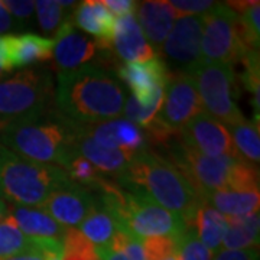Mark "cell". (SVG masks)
<instances>
[{"instance_id": "35", "label": "cell", "mask_w": 260, "mask_h": 260, "mask_svg": "<svg viewBox=\"0 0 260 260\" xmlns=\"http://www.w3.org/2000/svg\"><path fill=\"white\" fill-rule=\"evenodd\" d=\"M140 243L145 260H168L178 254V242L174 237H150Z\"/></svg>"}, {"instance_id": "14", "label": "cell", "mask_w": 260, "mask_h": 260, "mask_svg": "<svg viewBox=\"0 0 260 260\" xmlns=\"http://www.w3.org/2000/svg\"><path fill=\"white\" fill-rule=\"evenodd\" d=\"M93 189L71 182L52 192L39 205L42 211L65 229H77L99 204Z\"/></svg>"}, {"instance_id": "16", "label": "cell", "mask_w": 260, "mask_h": 260, "mask_svg": "<svg viewBox=\"0 0 260 260\" xmlns=\"http://www.w3.org/2000/svg\"><path fill=\"white\" fill-rule=\"evenodd\" d=\"M9 215L15 220L19 230L37 243L44 256L48 253L61 254L62 239L67 229L56 223L45 211L37 207L13 205Z\"/></svg>"}, {"instance_id": "13", "label": "cell", "mask_w": 260, "mask_h": 260, "mask_svg": "<svg viewBox=\"0 0 260 260\" xmlns=\"http://www.w3.org/2000/svg\"><path fill=\"white\" fill-rule=\"evenodd\" d=\"M119 78L127 84L132 95L142 106H160L169 78L167 64L159 58L142 62H127L117 68Z\"/></svg>"}, {"instance_id": "8", "label": "cell", "mask_w": 260, "mask_h": 260, "mask_svg": "<svg viewBox=\"0 0 260 260\" xmlns=\"http://www.w3.org/2000/svg\"><path fill=\"white\" fill-rule=\"evenodd\" d=\"M164 146L168 152L165 158L185 177L203 201L208 194L227 186L233 168L240 160L232 156H205L184 146L174 136Z\"/></svg>"}, {"instance_id": "5", "label": "cell", "mask_w": 260, "mask_h": 260, "mask_svg": "<svg viewBox=\"0 0 260 260\" xmlns=\"http://www.w3.org/2000/svg\"><path fill=\"white\" fill-rule=\"evenodd\" d=\"M71 182L62 168L20 158L0 145V197L13 205L38 208Z\"/></svg>"}, {"instance_id": "42", "label": "cell", "mask_w": 260, "mask_h": 260, "mask_svg": "<svg viewBox=\"0 0 260 260\" xmlns=\"http://www.w3.org/2000/svg\"><path fill=\"white\" fill-rule=\"evenodd\" d=\"M9 213V205H8V201L6 200H3L2 197H0V221L8 215Z\"/></svg>"}, {"instance_id": "3", "label": "cell", "mask_w": 260, "mask_h": 260, "mask_svg": "<svg viewBox=\"0 0 260 260\" xmlns=\"http://www.w3.org/2000/svg\"><path fill=\"white\" fill-rule=\"evenodd\" d=\"M95 191H99V203L114 217L119 230L139 242L150 237L178 239L185 232V220L179 214L168 211L143 195L129 192L109 179Z\"/></svg>"}, {"instance_id": "33", "label": "cell", "mask_w": 260, "mask_h": 260, "mask_svg": "<svg viewBox=\"0 0 260 260\" xmlns=\"http://www.w3.org/2000/svg\"><path fill=\"white\" fill-rule=\"evenodd\" d=\"M244 71L242 75L243 85L250 91L253 97V109H254V120L259 123L260 114V59L259 51H250L242 59Z\"/></svg>"}, {"instance_id": "10", "label": "cell", "mask_w": 260, "mask_h": 260, "mask_svg": "<svg viewBox=\"0 0 260 260\" xmlns=\"http://www.w3.org/2000/svg\"><path fill=\"white\" fill-rule=\"evenodd\" d=\"M250 51L243 42L236 13L225 3H217L208 13L203 15V62L233 65L242 62Z\"/></svg>"}, {"instance_id": "23", "label": "cell", "mask_w": 260, "mask_h": 260, "mask_svg": "<svg viewBox=\"0 0 260 260\" xmlns=\"http://www.w3.org/2000/svg\"><path fill=\"white\" fill-rule=\"evenodd\" d=\"M260 214L244 217H227V232L221 243V250L240 251L259 249Z\"/></svg>"}, {"instance_id": "32", "label": "cell", "mask_w": 260, "mask_h": 260, "mask_svg": "<svg viewBox=\"0 0 260 260\" xmlns=\"http://www.w3.org/2000/svg\"><path fill=\"white\" fill-rule=\"evenodd\" d=\"M35 10L39 28L48 35L56 34L65 20L70 19L67 16L68 9H64L56 0H38L35 2Z\"/></svg>"}, {"instance_id": "9", "label": "cell", "mask_w": 260, "mask_h": 260, "mask_svg": "<svg viewBox=\"0 0 260 260\" xmlns=\"http://www.w3.org/2000/svg\"><path fill=\"white\" fill-rule=\"evenodd\" d=\"M197 84L203 112L225 127L244 120L236 103V81L232 65L203 62L191 75Z\"/></svg>"}, {"instance_id": "20", "label": "cell", "mask_w": 260, "mask_h": 260, "mask_svg": "<svg viewBox=\"0 0 260 260\" xmlns=\"http://www.w3.org/2000/svg\"><path fill=\"white\" fill-rule=\"evenodd\" d=\"M71 126L75 133L74 143H73L75 152L80 153L88 162H91L103 175L107 174V175H113L117 178L127 169L132 159L138 155L133 152L121 150V149L103 148L100 145H97L91 138H88L85 133H83L81 130L77 129L73 123H71Z\"/></svg>"}, {"instance_id": "44", "label": "cell", "mask_w": 260, "mask_h": 260, "mask_svg": "<svg viewBox=\"0 0 260 260\" xmlns=\"http://www.w3.org/2000/svg\"><path fill=\"white\" fill-rule=\"evenodd\" d=\"M168 260H179V254H175V256H172V257H169Z\"/></svg>"}, {"instance_id": "2", "label": "cell", "mask_w": 260, "mask_h": 260, "mask_svg": "<svg viewBox=\"0 0 260 260\" xmlns=\"http://www.w3.org/2000/svg\"><path fill=\"white\" fill-rule=\"evenodd\" d=\"M117 184L168 211L179 214L186 227H192L197 210L204 203L177 168L150 149L142 150L132 159L127 169L117 177Z\"/></svg>"}, {"instance_id": "37", "label": "cell", "mask_w": 260, "mask_h": 260, "mask_svg": "<svg viewBox=\"0 0 260 260\" xmlns=\"http://www.w3.org/2000/svg\"><path fill=\"white\" fill-rule=\"evenodd\" d=\"M2 5L12 15V18L18 22L20 28L23 25H28L34 18L35 2H30V0H25V2H22V0L20 2H18V0H3Z\"/></svg>"}, {"instance_id": "25", "label": "cell", "mask_w": 260, "mask_h": 260, "mask_svg": "<svg viewBox=\"0 0 260 260\" xmlns=\"http://www.w3.org/2000/svg\"><path fill=\"white\" fill-rule=\"evenodd\" d=\"M232 136L234 148L239 156L254 167H259L260 160V130L259 123L242 120L227 127Z\"/></svg>"}, {"instance_id": "40", "label": "cell", "mask_w": 260, "mask_h": 260, "mask_svg": "<svg viewBox=\"0 0 260 260\" xmlns=\"http://www.w3.org/2000/svg\"><path fill=\"white\" fill-rule=\"evenodd\" d=\"M16 29H20L19 23L12 18V15L5 9V6L0 2V34H6L9 30H16Z\"/></svg>"}, {"instance_id": "41", "label": "cell", "mask_w": 260, "mask_h": 260, "mask_svg": "<svg viewBox=\"0 0 260 260\" xmlns=\"http://www.w3.org/2000/svg\"><path fill=\"white\" fill-rule=\"evenodd\" d=\"M3 260H45V257L42 253H26V254H20V256H15V257Z\"/></svg>"}, {"instance_id": "39", "label": "cell", "mask_w": 260, "mask_h": 260, "mask_svg": "<svg viewBox=\"0 0 260 260\" xmlns=\"http://www.w3.org/2000/svg\"><path fill=\"white\" fill-rule=\"evenodd\" d=\"M213 260H260L259 249L240 251L221 250L214 256Z\"/></svg>"}, {"instance_id": "21", "label": "cell", "mask_w": 260, "mask_h": 260, "mask_svg": "<svg viewBox=\"0 0 260 260\" xmlns=\"http://www.w3.org/2000/svg\"><path fill=\"white\" fill-rule=\"evenodd\" d=\"M8 47L12 70L47 62L52 58L54 39L39 37L37 34L8 35Z\"/></svg>"}, {"instance_id": "43", "label": "cell", "mask_w": 260, "mask_h": 260, "mask_svg": "<svg viewBox=\"0 0 260 260\" xmlns=\"http://www.w3.org/2000/svg\"><path fill=\"white\" fill-rule=\"evenodd\" d=\"M45 260H61V254H56V253H48L44 256Z\"/></svg>"}, {"instance_id": "36", "label": "cell", "mask_w": 260, "mask_h": 260, "mask_svg": "<svg viewBox=\"0 0 260 260\" xmlns=\"http://www.w3.org/2000/svg\"><path fill=\"white\" fill-rule=\"evenodd\" d=\"M171 8L177 13V18L182 16H203L217 5V2L208 0H174L169 2Z\"/></svg>"}, {"instance_id": "12", "label": "cell", "mask_w": 260, "mask_h": 260, "mask_svg": "<svg viewBox=\"0 0 260 260\" xmlns=\"http://www.w3.org/2000/svg\"><path fill=\"white\" fill-rule=\"evenodd\" d=\"M177 139L184 146L205 156H232L242 159L234 148L227 127L204 112L188 121L177 133Z\"/></svg>"}, {"instance_id": "26", "label": "cell", "mask_w": 260, "mask_h": 260, "mask_svg": "<svg viewBox=\"0 0 260 260\" xmlns=\"http://www.w3.org/2000/svg\"><path fill=\"white\" fill-rule=\"evenodd\" d=\"M84 237H87L95 247H102L112 240L114 233L119 230L117 223L100 203L88 214L84 221L77 227Z\"/></svg>"}, {"instance_id": "24", "label": "cell", "mask_w": 260, "mask_h": 260, "mask_svg": "<svg viewBox=\"0 0 260 260\" xmlns=\"http://www.w3.org/2000/svg\"><path fill=\"white\" fill-rule=\"evenodd\" d=\"M192 227L200 242L211 251L213 256L221 251V243L227 232L225 215L203 203L197 210Z\"/></svg>"}, {"instance_id": "34", "label": "cell", "mask_w": 260, "mask_h": 260, "mask_svg": "<svg viewBox=\"0 0 260 260\" xmlns=\"http://www.w3.org/2000/svg\"><path fill=\"white\" fill-rule=\"evenodd\" d=\"M177 242L179 260H213L211 251L200 242L194 227H186Z\"/></svg>"}, {"instance_id": "31", "label": "cell", "mask_w": 260, "mask_h": 260, "mask_svg": "<svg viewBox=\"0 0 260 260\" xmlns=\"http://www.w3.org/2000/svg\"><path fill=\"white\" fill-rule=\"evenodd\" d=\"M61 260H100L95 246L78 229H67L62 239Z\"/></svg>"}, {"instance_id": "28", "label": "cell", "mask_w": 260, "mask_h": 260, "mask_svg": "<svg viewBox=\"0 0 260 260\" xmlns=\"http://www.w3.org/2000/svg\"><path fill=\"white\" fill-rule=\"evenodd\" d=\"M42 253L37 243L19 230L15 220L9 214L0 221V260L26 254Z\"/></svg>"}, {"instance_id": "18", "label": "cell", "mask_w": 260, "mask_h": 260, "mask_svg": "<svg viewBox=\"0 0 260 260\" xmlns=\"http://www.w3.org/2000/svg\"><path fill=\"white\" fill-rule=\"evenodd\" d=\"M135 18L143 35L156 54H160L162 45L177 20V13L165 0L140 2L135 10Z\"/></svg>"}, {"instance_id": "17", "label": "cell", "mask_w": 260, "mask_h": 260, "mask_svg": "<svg viewBox=\"0 0 260 260\" xmlns=\"http://www.w3.org/2000/svg\"><path fill=\"white\" fill-rule=\"evenodd\" d=\"M71 22L74 26L90 34L103 52L110 54L116 28V18L104 6L102 0H87L75 6Z\"/></svg>"}, {"instance_id": "4", "label": "cell", "mask_w": 260, "mask_h": 260, "mask_svg": "<svg viewBox=\"0 0 260 260\" xmlns=\"http://www.w3.org/2000/svg\"><path fill=\"white\" fill-rule=\"evenodd\" d=\"M74 136L71 123L64 117L47 119L44 114L0 130V145L20 158L64 169L74 152Z\"/></svg>"}, {"instance_id": "1", "label": "cell", "mask_w": 260, "mask_h": 260, "mask_svg": "<svg viewBox=\"0 0 260 260\" xmlns=\"http://www.w3.org/2000/svg\"><path fill=\"white\" fill-rule=\"evenodd\" d=\"M126 93L120 81L99 65H83L58 74L55 103L61 117L80 126L123 116Z\"/></svg>"}, {"instance_id": "45", "label": "cell", "mask_w": 260, "mask_h": 260, "mask_svg": "<svg viewBox=\"0 0 260 260\" xmlns=\"http://www.w3.org/2000/svg\"><path fill=\"white\" fill-rule=\"evenodd\" d=\"M5 78V73L2 71V68H0V80H3Z\"/></svg>"}, {"instance_id": "6", "label": "cell", "mask_w": 260, "mask_h": 260, "mask_svg": "<svg viewBox=\"0 0 260 260\" xmlns=\"http://www.w3.org/2000/svg\"><path fill=\"white\" fill-rule=\"evenodd\" d=\"M54 94L47 70L29 68L0 80V130L44 116Z\"/></svg>"}, {"instance_id": "15", "label": "cell", "mask_w": 260, "mask_h": 260, "mask_svg": "<svg viewBox=\"0 0 260 260\" xmlns=\"http://www.w3.org/2000/svg\"><path fill=\"white\" fill-rule=\"evenodd\" d=\"M100 54L104 55L107 52H103L94 39L78 32L71 18L65 20L55 34L52 58L58 74H65L87 65L88 61Z\"/></svg>"}, {"instance_id": "38", "label": "cell", "mask_w": 260, "mask_h": 260, "mask_svg": "<svg viewBox=\"0 0 260 260\" xmlns=\"http://www.w3.org/2000/svg\"><path fill=\"white\" fill-rule=\"evenodd\" d=\"M103 3L116 19L135 15V10L138 6V2L135 0H104Z\"/></svg>"}, {"instance_id": "29", "label": "cell", "mask_w": 260, "mask_h": 260, "mask_svg": "<svg viewBox=\"0 0 260 260\" xmlns=\"http://www.w3.org/2000/svg\"><path fill=\"white\" fill-rule=\"evenodd\" d=\"M95 250L100 260H145L142 243L121 230H117L110 242L95 247Z\"/></svg>"}, {"instance_id": "7", "label": "cell", "mask_w": 260, "mask_h": 260, "mask_svg": "<svg viewBox=\"0 0 260 260\" xmlns=\"http://www.w3.org/2000/svg\"><path fill=\"white\" fill-rule=\"evenodd\" d=\"M203 113L194 78L188 74H169L155 120L146 127L148 143L165 145L191 119Z\"/></svg>"}, {"instance_id": "11", "label": "cell", "mask_w": 260, "mask_h": 260, "mask_svg": "<svg viewBox=\"0 0 260 260\" xmlns=\"http://www.w3.org/2000/svg\"><path fill=\"white\" fill-rule=\"evenodd\" d=\"M201 37L203 16H182L175 20L160 54L177 68L178 73L192 75L195 68L203 64Z\"/></svg>"}, {"instance_id": "30", "label": "cell", "mask_w": 260, "mask_h": 260, "mask_svg": "<svg viewBox=\"0 0 260 260\" xmlns=\"http://www.w3.org/2000/svg\"><path fill=\"white\" fill-rule=\"evenodd\" d=\"M64 171L75 184L85 186V188H90V189H97L100 186V184L107 179L106 175H103L91 162H88L80 153H77L75 149L74 152L71 153V156L67 160Z\"/></svg>"}, {"instance_id": "22", "label": "cell", "mask_w": 260, "mask_h": 260, "mask_svg": "<svg viewBox=\"0 0 260 260\" xmlns=\"http://www.w3.org/2000/svg\"><path fill=\"white\" fill-rule=\"evenodd\" d=\"M204 203L225 217H244L259 213L260 192L221 188L207 195Z\"/></svg>"}, {"instance_id": "19", "label": "cell", "mask_w": 260, "mask_h": 260, "mask_svg": "<svg viewBox=\"0 0 260 260\" xmlns=\"http://www.w3.org/2000/svg\"><path fill=\"white\" fill-rule=\"evenodd\" d=\"M112 51H114L121 61H124V64L156 58V52L149 45L135 15L116 19Z\"/></svg>"}, {"instance_id": "27", "label": "cell", "mask_w": 260, "mask_h": 260, "mask_svg": "<svg viewBox=\"0 0 260 260\" xmlns=\"http://www.w3.org/2000/svg\"><path fill=\"white\" fill-rule=\"evenodd\" d=\"M236 13L243 42L251 51H259L260 45V3L259 2H227Z\"/></svg>"}]
</instances>
